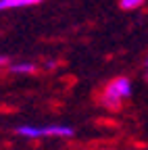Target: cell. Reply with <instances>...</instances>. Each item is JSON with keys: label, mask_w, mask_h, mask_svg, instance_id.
Listing matches in <instances>:
<instances>
[{"label": "cell", "mask_w": 148, "mask_h": 150, "mask_svg": "<svg viewBox=\"0 0 148 150\" xmlns=\"http://www.w3.org/2000/svg\"><path fill=\"white\" fill-rule=\"evenodd\" d=\"M75 129L69 125H46L42 127V136H59V138H71Z\"/></svg>", "instance_id": "obj_2"}, {"label": "cell", "mask_w": 148, "mask_h": 150, "mask_svg": "<svg viewBox=\"0 0 148 150\" xmlns=\"http://www.w3.org/2000/svg\"><path fill=\"white\" fill-rule=\"evenodd\" d=\"M17 134L23 136V138H42V127H35V125H21V127H17Z\"/></svg>", "instance_id": "obj_4"}, {"label": "cell", "mask_w": 148, "mask_h": 150, "mask_svg": "<svg viewBox=\"0 0 148 150\" xmlns=\"http://www.w3.org/2000/svg\"><path fill=\"white\" fill-rule=\"evenodd\" d=\"M8 63V59H6V56H0V65H6Z\"/></svg>", "instance_id": "obj_7"}, {"label": "cell", "mask_w": 148, "mask_h": 150, "mask_svg": "<svg viewBox=\"0 0 148 150\" xmlns=\"http://www.w3.org/2000/svg\"><path fill=\"white\" fill-rule=\"evenodd\" d=\"M11 71L13 73H19V75H29V73L35 71V65H31V63H19V65H13Z\"/></svg>", "instance_id": "obj_5"}, {"label": "cell", "mask_w": 148, "mask_h": 150, "mask_svg": "<svg viewBox=\"0 0 148 150\" xmlns=\"http://www.w3.org/2000/svg\"><path fill=\"white\" fill-rule=\"evenodd\" d=\"M42 0H0V11H8V8H23V6H35Z\"/></svg>", "instance_id": "obj_3"}, {"label": "cell", "mask_w": 148, "mask_h": 150, "mask_svg": "<svg viewBox=\"0 0 148 150\" xmlns=\"http://www.w3.org/2000/svg\"><path fill=\"white\" fill-rule=\"evenodd\" d=\"M142 4H144V0H119V6L123 11H134V8L142 6Z\"/></svg>", "instance_id": "obj_6"}, {"label": "cell", "mask_w": 148, "mask_h": 150, "mask_svg": "<svg viewBox=\"0 0 148 150\" xmlns=\"http://www.w3.org/2000/svg\"><path fill=\"white\" fill-rule=\"evenodd\" d=\"M129 94H132V81L127 77H117L106 86V90L102 94V104L106 108H119L121 100L127 98Z\"/></svg>", "instance_id": "obj_1"}]
</instances>
